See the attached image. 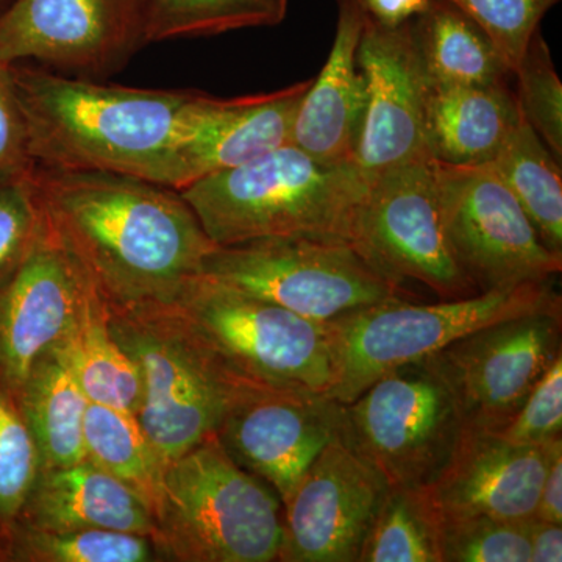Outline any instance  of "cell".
<instances>
[{
  "mask_svg": "<svg viewBox=\"0 0 562 562\" xmlns=\"http://www.w3.org/2000/svg\"><path fill=\"white\" fill-rule=\"evenodd\" d=\"M516 446L542 447L562 436V355L552 362L501 431Z\"/></svg>",
  "mask_w": 562,
  "mask_h": 562,
  "instance_id": "d590c367",
  "label": "cell"
},
{
  "mask_svg": "<svg viewBox=\"0 0 562 562\" xmlns=\"http://www.w3.org/2000/svg\"><path fill=\"white\" fill-rule=\"evenodd\" d=\"M63 353L91 403L138 413L143 383L135 361L125 353L109 325V310L90 284Z\"/></svg>",
  "mask_w": 562,
  "mask_h": 562,
  "instance_id": "d4e9b609",
  "label": "cell"
},
{
  "mask_svg": "<svg viewBox=\"0 0 562 562\" xmlns=\"http://www.w3.org/2000/svg\"><path fill=\"white\" fill-rule=\"evenodd\" d=\"M520 113L532 131L562 158V85L541 31L532 35L522 60L514 70Z\"/></svg>",
  "mask_w": 562,
  "mask_h": 562,
  "instance_id": "1f68e13d",
  "label": "cell"
},
{
  "mask_svg": "<svg viewBox=\"0 0 562 562\" xmlns=\"http://www.w3.org/2000/svg\"><path fill=\"white\" fill-rule=\"evenodd\" d=\"M439 181L447 238L476 290H509L562 271V255L542 243L491 162L439 161Z\"/></svg>",
  "mask_w": 562,
  "mask_h": 562,
  "instance_id": "8fae6325",
  "label": "cell"
},
{
  "mask_svg": "<svg viewBox=\"0 0 562 562\" xmlns=\"http://www.w3.org/2000/svg\"><path fill=\"white\" fill-rule=\"evenodd\" d=\"M106 310L114 339L139 371L136 417L166 465L216 435L239 392L172 303Z\"/></svg>",
  "mask_w": 562,
  "mask_h": 562,
  "instance_id": "52a82bcc",
  "label": "cell"
},
{
  "mask_svg": "<svg viewBox=\"0 0 562 562\" xmlns=\"http://www.w3.org/2000/svg\"><path fill=\"white\" fill-rule=\"evenodd\" d=\"M530 542V562L562 561V527L557 524L532 519L527 524Z\"/></svg>",
  "mask_w": 562,
  "mask_h": 562,
  "instance_id": "ab89813d",
  "label": "cell"
},
{
  "mask_svg": "<svg viewBox=\"0 0 562 562\" xmlns=\"http://www.w3.org/2000/svg\"><path fill=\"white\" fill-rule=\"evenodd\" d=\"M172 305L236 391L330 394L327 325L206 276L191 280Z\"/></svg>",
  "mask_w": 562,
  "mask_h": 562,
  "instance_id": "8992f818",
  "label": "cell"
},
{
  "mask_svg": "<svg viewBox=\"0 0 562 562\" xmlns=\"http://www.w3.org/2000/svg\"><path fill=\"white\" fill-rule=\"evenodd\" d=\"M554 281L422 305L392 299L327 322L333 401L350 403L384 373L432 357L469 333L525 314L561 310Z\"/></svg>",
  "mask_w": 562,
  "mask_h": 562,
  "instance_id": "5b68a950",
  "label": "cell"
},
{
  "mask_svg": "<svg viewBox=\"0 0 562 562\" xmlns=\"http://www.w3.org/2000/svg\"><path fill=\"white\" fill-rule=\"evenodd\" d=\"M351 246L392 283L419 281L441 301L480 294L447 238L439 161L430 151L369 181Z\"/></svg>",
  "mask_w": 562,
  "mask_h": 562,
  "instance_id": "30bf717a",
  "label": "cell"
},
{
  "mask_svg": "<svg viewBox=\"0 0 562 562\" xmlns=\"http://www.w3.org/2000/svg\"><path fill=\"white\" fill-rule=\"evenodd\" d=\"M562 439L516 446L497 432L468 428L457 450L428 486L443 519L487 516L508 522L535 519L539 494Z\"/></svg>",
  "mask_w": 562,
  "mask_h": 562,
  "instance_id": "d6986e66",
  "label": "cell"
},
{
  "mask_svg": "<svg viewBox=\"0 0 562 562\" xmlns=\"http://www.w3.org/2000/svg\"><path fill=\"white\" fill-rule=\"evenodd\" d=\"M442 525L428 486H390L358 562H442Z\"/></svg>",
  "mask_w": 562,
  "mask_h": 562,
  "instance_id": "4316f807",
  "label": "cell"
},
{
  "mask_svg": "<svg viewBox=\"0 0 562 562\" xmlns=\"http://www.w3.org/2000/svg\"><path fill=\"white\" fill-rule=\"evenodd\" d=\"M442 562H530L527 524L487 516L443 519Z\"/></svg>",
  "mask_w": 562,
  "mask_h": 562,
  "instance_id": "d6a6232c",
  "label": "cell"
},
{
  "mask_svg": "<svg viewBox=\"0 0 562 562\" xmlns=\"http://www.w3.org/2000/svg\"><path fill=\"white\" fill-rule=\"evenodd\" d=\"M412 33L428 85L465 87L513 79V70L490 36L446 0H431L412 21Z\"/></svg>",
  "mask_w": 562,
  "mask_h": 562,
  "instance_id": "cb8c5ba5",
  "label": "cell"
},
{
  "mask_svg": "<svg viewBox=\"0 0 562 562\" xmlns=\"http://www.w3.org/2000/svg\"><path fill=\"white\" fill-rule=\"evenodd\" d=\"M11 72L33 161L58 171L146 180L198 94L66 79L25 63Z\"/></svg>",
  "mask_w": 562,
  "mask_h": 562,
  "instance_id": "7a4b0ae2",
  "label": "cell"
},
{
  "mask_svg": "<svg viewBox=\"0 0 562 562\" xmlns=\"http://www.w3.org/2000/svg\"><path fill=\"white\" fill-rule=\"evenodd\" d=\"M40 472V457L18 391L0 379V550L5 549ZM5 557V553H3ZM7 562V561H5Z\"/></svg>",
  "mask_w": 562,
  "mask_h": 562,
  "instance_id": "4dcf8cb0",
  "label": "cell"
},
{
  "mask_svg": "<svg viewBox=\"0 0 562 562\" xmlns=\"http://www.w3.org/2000/svg\"><path fill=\"white\" fill-rule=\"evenodd\" d=\"M562 308L486 325L432 355L468 428L498 432L561 355Z\"/></svg>",
  "mask_w": 562,
  "mask_h": 562,
  "instance_id": "7c38bea8",
  "label": "cell"
},
{
  "mask_svg": "<svg viewBox=\"0 0 562 562\" xmlns=\"http://www.w3.org/2000/svg\"><path fill=\"white\" fill-rule=\"evenodd\" d=\"M465 430L452 387L428 357L384 373L342 405L339 439L390 486H430Z\"/></svg>",
  "mask_w": 562,
  "mask_h": 562,
  "instance_id": "ba28073f",
  "label": "cell"
},
{
  "mask_svg": "<svg viewBox=\"0 0 562 562\" xmlns=\"http://www.w3.org/2000/svg\"><path fill=\"white\" fill-rule=\"evenodd\" d=\"M202 276L321 324L406 294L350 243L328 239L261 238L216 246Z\"/></svg>",
  "mask_w": 562,
  "mask_h": 562,
  "instance_id": "9c48e42d",
  "label": "cell"
},
{
  "mask_svg": "<svg viewBox=\"0 0 562 562\" xmlns=\"http://www.w3.org/2000/svg\"><path fill=\"white\" fill-rule=\"evenodd\" d=\"M468 14L516 70L546 14L561 0H446Z\"/></svg>",
  "mask_w": 562,
  "mask_h": 562,
  "instance_id": "836d02e7",
  "label": "cell"
},
{
  "mask_svg": "<svg viewBox=\"0 0 562 562\" xmlns=\"http://www.w3.org/2000/svg\"><path fill=\"white\" fill-rule=\"evenodd\" d=\"M0 562H5V557H3L2 550H0Z\"/></svg>",
  "mask_w": 562,
  "mask_h": 562,
  "instance_id": "60d3db41",
  "label": "cell"
},
{
  "mask_svg": "<svg viewBox=\"0 0 562 562\" xmlns=\"http://www.w3.org/2000/svg\"><path fill=\"white\" fill-rule=\"evenodd\" d=\"M43 228V210L33 176L0 180V291L27 260Z\"/></svg>",
  "mask_w": 562,
  "mask_h": 562,
  "instance_id": "e575fe53",
  "label": "cell"
},
{
  "mask_svg": "<svg viewBox=\"0 0 562 562\" xmlns=\"http://www.w3.org/2000/svg\"><path fill=\"white\" fill-rule=\"evenodd\" d=\"M536 520L562 525V447L553 453L539 494Z\"/></svg>",
  "mask_w": 562,
  "mask_h": 562,
  "instance_id": "f35d334b",
  "label": "cell"
},
{
  "mask_svg": "<svg viewBox=\"0 0 562 562\" xmlns=\"http://www.w3.org/2000/svg\"><path fill=\"white\" fill-rule=\"evenodd\" d=\"M412 21L384 27L364 18L362 25L357 63L364 109L353 162L369 181L430 151L425 135L428 80L414 46Z\"/></svg>",
  "mask_w": 562,
  "mask_h": 562,
  "instance_id": "2e32d148",
  "label": "cell"
},
{
  "mask_svg": "<svg viewBox=\"0 0 562 562\" xmlns=\"http://www.w3.org/2000/svg\"><path fill=\"white\" fill-rule=\"evenodd\" d=\"M313 79L269 94L217 99L198 92L171 146L147 181L181 191L290 144L292 122Z\"/></svg>",
  "mask_w": 562,
  "mask_h": 562,
  "instance_id": "5bb4252c",
  "label": "cell"
},
{
  "mask_svg": "<svg viewBox=\"0 0 562 562\" xmlns=\"http://www.w3.org/2000/svg\"><path fill=\"white\" fill-rule=\"evenodd\" d=\"M490 162L522 205L542 243L562 255L561 161L522 120Z\"/></svg>",
  "mask_w": 562,
  "mask_h": 562,
  "instance_id": "484cf974",
  "label": "cell"
},
{
  "mask_svg": "<svg viewBox=\"0 0 562 562\" xmlns=\"http://www.w3.org/2000/svg\"><path fill=\"white\" fill-rule=\"evenodd\" d=\"M16 524L40 530H110L151 536L147 503L88 460L43 469Z\"/></svg>",
  "mask_w": 562,
  "mask_h": 562,
  "instance_id": "44dd1931",
  "label": "cell"
},
{
  "mask_svg": "<svg viewBox=\"0 0 562 562\" xmlns=\"http://www.w3.org/2000/svg\"><path fill=\"white\" fill-rule=\"evenodd\" d=\"M369 180L353 161H324L292 144L179 191L216 246L261 238L353 241Z\"/></svg>",
  "mask_w": 562,
  "mask_h": 562,
  "instance_id": "3957f363",
  "label": "cell"
},
{
  "mask_svg": "<svg viewBox=\"0 0 562 562\" xmlns=\"http://www.w3.org/2000/svg\"><path fill=\"white\" fill-rule=\"evenodd\" d=\"M90 284L44 221L38 243L0 291V379L20 391L35 362L68 338Z\"/></svg>",
  "mask_w": 562,
  "mask_h": 562,
  "instance_id": "ac0fdd59",
  "label": "cell"
},
{
  "mask_svg": "<svg viewBox=\"0 0 562 562\" xmlns=\"http://www.w3.org/2000/svg\"><path fill=\"white\" fill-rule=\"evenodd\" d=\"M522 120L509 81L428 85L425 135L436 160L449 165L490 162Z\"/></svg>",
  "mask_w": 562,
  "mask_h": 562,
  "instance_id": "7402d4cb",
  "label": "cell"
},
{
  "mask_svg": "<svg viewBox=\"0 0 562 562\" xmlns=\"http://www.w3.org/2000/svg\"><path fill=\"white\" fill-rule=\"evenodd\" d=\"M18 397L38 450L40 471L87 460L85 414L90 401L61 347L35 362Z\"/></svg>",
  "mask_w": 562,
  "mask_h": 562,
  "instance_id": "603a6c76",
  "label": "cell"
},
{
  "mask_svg": "<svg viewBox=\"0 0 562 562\" xmlns=\"http://www.w3.org/2000/svg\"><path fill=\"white\" fill-rule=\"evenodd\" d=\"M85 450L88 460L132 487L151 508L165 462L136 414L90 402L85 414Z\"/></svg>",
  "mask_w": 562,
  "mask_h": 562,
  "instance_id": "83f0119b",
  "label": "cell"
},
{
  "mask_svg": "<svg viewBox=\"0 0 562 562\" xmlns=\"http://www.w3.org/2000/svg\"><path fill=\"white\" fill-rule=\"evenodd\" d=\"M390 490L341 439L328 443L283 503L280 562H358Z\"/></svg>",
  "mask_w": 562,
  "mask_h": 562,
  "instance_id": "4fadbf2b",
  "label": "cell"
},
{
  "mask_svg": "<svg viewBox=\"0 0 562 562\" xmlns=\"http://www.w3.org/2000/svg\"><path fill=\"white\" fill-rule=\"evenodd\" d=\"M143 41L140 0H13L0 14V60L102 70Z\"/></svg>",
  "mask_w": 562,
  "mask_h": 562,
  "instance_id": "e0dca14e",
  "label": "cell"
},
{
  "mask_svg": "<svg viewBox=\"0 0 562 562\" xmlns=\"http://www.w3.org/2000/svg\"><path fill=\"white\" fill-rule=\"evenodd\" d=\"M368 20L398 27L419 16L430 5L431 0H355Z\"/></svg>",
  "mask_w": 562,
  "mask_h": 562,
  "instance_id": "74e56055",
  "label": "cell"
},
{
  "mask_svg": "<svg viewBox=\"0 0 562 562\" xmlns=\"http://www.w3.org/2000/svg\"><path fill=\"white\" fill-rule=\"evenodd\" d=\"M330 55L303 95L290 144L324 161H353L364 109V83L357 50L364 14L355 0H338Z\"/></svg>",
  "mask_w": 562,
  "mask_h": 562,
  "instance_id": "ffe728a7",
  "label": "cell"
},
{
  "mask_svg": "<svg viewBox=\"0 0 562 562\" xmlns=\"http://www.w3.org/2000/svg\"><path fill=\"white\" fill-rule=\"evenodd\" d=\"M0 2H2V0H0Z\"/></svg>",
  "mask_w": 562,
  "mask_h": 562,
  "instance_id": "b9f144b4",
  "label": "cell"
},
{
  "mask_svg": "<svg viewBox=\"0 0 562 562\" xmlns=\"http://www.w3.org/2000/svg\"><path fill=\"white\" fill-rule=\"evenodd\" d=\"M35 169L11 65L0 60V180L29 179Z\"/></svg>",
  "mask_w": 562,
  "mask_h": 562,
  "instance_id": "8d00e7d4",
  "label": "cell"
},
{
  "mask_svg": "<svg viewBox=\"0 0 562 562\" xmlns=\"http://www.w3.org/2000/svg\"><path fill=\"white\" fill-rule=\"evenodd\" d=\"M279 495L228 457L216 435L168 462L151 505L158 561L272 562L283 531Z\"/></svg>",
  "mask_w": 562,
  "mask_h": 562,
  "instance_id": "277c9868",
  "label": "cell"
},
{
  "mask_svg": "<svg viewBox=\"0 0 562 562\" xmlns=\"http://www.w3.org/2000/svg\"><path fill=\"white\" fill-rule=\"evenodd\" d=\"M341 424L342 403L328 395L250 391L228 403L216 438L283 505L322 450L339 438Z\"/></svg>",
  "mask_w": 562,
  "mask_h": 562,
  "instance_id": "9a60e30c",
  "label": "cell"
},
{
  "mask_svg": "<svg viewBox=\"0 0 562 562\" xmlns=\"http://www.w3.org/2000/svg\"><path fill=\"white\" fill-rule=\"evenodd\" d=\"M7 562H157L149 536L110 530H40L14 525Z\"/></svg>",
  "mask_w": 562,
  "mask_h": 562,
  "instance_id": "f546056e",
  "label": "cell"
},
{
  "mask_svg": "<svg viewBox=\"0 0 562 562\" xmlns=\"http://www.w3.org/2000/svg\"><path fill=\"white\" fill-rule=\"evenodd\" d=\"M288 3L290 0H140L143 41L273 27L286 18Z\"/></svg>",
  "mask_w": 562,
  "mask_h": 562,
  "instance_id": "f1b7e54d",
  "label": "cell"
},
{
  "mask_svg": "<svg viewBox=\"0 0 562 562\" xmlns=\"http://www.w3.org/2000/svg\"><path fill=\"white\" fill-rule=\"evenodd\" d=\"M33 180L47 227L109 308L176 302L216 247L171 188L40 166Z\"/></svg>",
  "mask_w": 562,
  "mask_h": 562,
  "instance_id": "6da1fadb",
  "label": "cell"
}]
</instances>
